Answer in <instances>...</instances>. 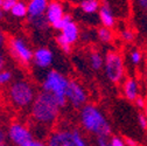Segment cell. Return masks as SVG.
<instances>
[{
  "instance_id": "obj_11",
  "label": "cell",
  "mask_w": 147,
  "mask_h": 146,
  "mask_svg": "<svg viewBox=\"0 0 147 146\" xmlns=\"http://www.w3.org/2000/svg\"><path fill=\"white\" fill-rule=\"evenodd\" d=\"M64 15H65L64 8H63V5L61 3H59V1H51V3H49L47 12H46V18H47L48 22L51 26L55 25L56 22H59Z\"/></svg>"
},
{
  "instance_id": "obj_9",
  "label": "cell",
  "mask_w": 147,
  "mask_h": 146,
  "mask_svg": "<svg viewBox=\"0 0 147 146\" xmlns=\"http://www.w3.org/2000/svg\"><path fill=\"white\" fill-rule=\"evenodd\" d=\"M9 49H11V53L13 54V56L15 59H18L19 61H21L22 63L27 64L30 61H33L34 53L28 47L26 41H24L22 39H20V38H13V39H11V41H9Z\"/></svg>"
},
{
  "instance_id": "obj_23",
  "label": "cell",
  "mask_w": 147,
  "mask_h": 146,
  "mask_svg": "<svg viewBox=\"0 0 147 146\" xmlns=\"http://www.w3.org/2000/svg\"><path fill=\"white\" fill-rule=\"evenodd\" d=\"M120 36H121V39H123L124 41L130 42V41H132V40L134 39V33H133L131 29H124V30L121 32Z\"/></svg>"
},
{
  "instance_id": "obj_30",
  "label": "cell",
  "mask_w": 147,
  "mask_h": 146,
  "mask_svg": "<svg viewBox=\"0 0 147 146\" xmlns=\"http://www.w3.org/2000/svg\"><path fill=\"white\" fill-rule=\"evenodd\" d=\"M125 144L126 146H138L137 141H134L132 138H125Z\"/></svg>"
},
{
  "instance_id": "obj_3",
  "label": "cell",
  "mask_w": 147,
  "mask_h": 146,
  "mask_svg": "<svg viewBox=\"0 0 147 146\" xmlns=\"http://www.w3.org/2000/svg\"><path fill=\"white\" fill-rule=\"evenodd\" d=\"M11 102L18 107H26L34 103L35 91L34 88L27 81H16L14 82L8 91Z\"/></svg>"
},
{
  "instance_id": "obj_27",
  "label": "cell",
  "mask_w": 147,
  "mask_h": 146,
  "mask_svg": "<svg viewBox=\"0 0 147 146\" xmlns=\"http://www.w3.org/2000/svg\"><path fill=\"white\" fill-rule=\"evenodd\" d=\"M110 143H111V146H126L125 141H123L119 137H112Z\"/></svg>"
},
{
  "instance_id": "obj_22",
  "label": "cell",
  "mask_w": 147,
  "mask_h": 146,
  "mask_svg": "<svg viewBox=\"0 0 147 146\" xmlns=\"http://www.w3.org/2000/svg\"><path fill=\"white\" fill-rule=\"evenodd\" d=\"M15 4H16L15 0H1L0 1V7H1V11L11 12L12 8L15 6Z\"/></svg>"
},
{
  "instance_id": "obj_1",
  "label": "cell",
  "mask_w": 147,
  "mask_h": 146,
  "mask_svg": "<svg viewBox=\"0 0 147 146\" xmlns=\"http://www.w3.org/2000/svg\"><path fill=\"white\" fill-rule=\"evenodd\" d=\"M59 111L60 105L55 96L46 91H41L36 95L32 104V117L41 125L49 126L54 124L59 116Z\"/></svg>"
},
{
  "instance_id": "obj_15",
  "label": "cell",
  "mask_w": 147,
  "mask_h": 146,
  "mask_svg": "<svg viewBox=\"0 0 147 146\" xmlns=\"http://www.w3.org/2000/svg\"><path fill=\"white\" fill-rule=\"evenodd\" d=\"M124 95L128 101H136L139 97V88L134 78L130 77L124 83Z\"/></svg>"
},
{
  "instance_id": "obj_12",
  "label": "cell",
  "mask_w": 147,
  "mask_h": 146,
  "mask_svg": "<svg viewBox=\"0 0 147 146\" xmlns=\"http://www.w3.org/2000/svg\"><path fill=\"white\" fill-rule=\"evenodd\" d=\"M33 62L39 68H47L53 62V53L48 48H39L34 51Z\"/></svg>"
},
{
  "instance_id": "obj_7",
  "label": "cell",
  "mask_w": 147,
  "mask_h": 146,
  "mask_svg": "<svg viewBox=\"0 0 147 146\" xmlns=\"http://www.w3.org/2000/svg\"><path fill=\"white\" fill-rule=\"evenodd\" d=\"M8 138L14 146H28L34 141L33 133L27 126L20 123H13L8 129Z\"/></svg>"
},
{
  "instance_id": "obj_4",
  "label": "cell",
  "mask_w": 147,
  "mask_h": 146,
  "mask_svg": "<svg viewBox=\"0 0 147 146\" xmlns=\"http://www.w3.org/2000/svg\"><path fill=\"white\" fill-rule=\"evenodd\" d=\"M48 146H88L78 130L54 131L47 140Z\"/></svg>"
},
{
  "instance_id": "obj_31",
  "label": "cell",
  "mask_w": 147,
  "mask_h": 146,
  "mask_svg": "<svg viewBox=\"0 0 147 146\" xmlns=\"http://www.w3.org/2000/svg\"><path fill=\"white\" fill-rule=\"evenodd\" d=\"M28 146H48L46 143L41 141V140H34L32 144H29Z\"/></svg>"
},
{
  "instance_id": "obj_8",
  "label": "cell",
  "mask_w": 147,
  "mask_h": 146,
  "mask_svg": "<svg viewBox=\"0 0 147 146\" xmlns=\"http://www.w3.org/2000/svg\"><path fill=\"white\" fill-rule=\"evenodd\" d=\"M78 36H80L78 26L75 21H72L60 33V35H57L56 42L59 43L61 49L68 54L71 50V45L77 41Z\"/></svg>"
},
{
  "instance_id": "obj_34",
  "label": "cell",
  "mask_w": 147,
  "mask_h": 146,
  "mask_svg": "<svg viewBox=\"0 0 147 146\" xmlns=\"http://www.w3.org/2000/svg\"><path fill=\"white\" fill-rule=\"evenodd\" d=\"M4 64H5V62H4V57L1 56V57H0V67H4Z\"/></svg>"
},
{
  "instance_id": "obj_33",
  "label": "cell",
  "mask_w": 147,
  "mask_h": 146,
  "mask_svg": "<svg viewBox=\"0 0 147 146\" xmlns=\"http://www.w3.org/2000/svg\"><path fill=\"white\" fill-rule=\"evenodd\" d=\"M5 143V133L1 131L0 132V144H4Z\"/></svg>"
},
{
  "instance_id": "obj_2",
  "label": "cell",
  "mask_w": 147,
  "mask_h": 146,
  "mask_svg": "<svg viewBox=\"0 0 147 146\" xmlns=\"http://www.w3.org/2000/svg\"><path fill=\"white\" fill-rule=\"evenodd\" d=\"M80 119L83 127L98 138H107L111 135V126L102 111L95 105L88 104L81 109Z\"/></svg>"
},
{
  "instance_id": "obj_26",
  "label": "cell",
  "mask_w": 147,
  "mask_h": 146,
  "mask_svg": "<svg viewBox=\"0 0 147 146\" xmlns=\"http://www.w3.org/2000/svg\"><path fill=\"white\" fill-rule=\"evenodd\" d=\"M138 123L142 130H147V118L144 114H138Z\"/></svg>"
},
{
  "instance_id": "obj_24",
  "label": "cell",
  "mask_w": 147,
  "mask_h": 146,
  "mask_svg": "<svg viewBox=\"0 0 147 146\" xmlns=\"http://www.w3.org/2000/svg\"><path fill=\"white\" fill-rule=\"evenodd\" d=\"M11 80H12L11 71H8V70H3L1 72H0V83H1V84H6V83H8Z\"/></svg>"
},
{
  "instance_id": "obj_10",
  "label": "cell",
  "mask_w": 147,
  "mask_h": 146,
  "mask_svg": "<svg viewBox=\"0 0 147 146\" xmlns=\"http://www.w3.org/2000/svg\"><path fill=\"white\" fill-rule=\"evenodd\" d=\"M67 99L71 103L74 107H84L85 102H86V93L83 89L82 85H80L76 81H70L69 87L67 89Z\"/></svg>"
},
{
  "instance_id": "obj_6",
  "label": "cell",
  "mask_w": 147,
  "mask_h": 146,
  "mask_svg": "<svg viewBox=\"0 0 147 146\" xmlns=\"http://www.w3.org/2000/svg\"><path fill=\"white\" fill-rule=\"evenodd\" d=\"M104 69H105L106 77L112 83L120 82L124 77V72H125L124 61L120 54L113 50L109 51L105 56Z\"/></svg>"
},
{
  "instance_id": "obj_17",
  "label": "cell",
  "mask_w": 147,
  "mask_h": 146,
  "mask_svg": "<svg viewBox=\"0 0 147 146\" xmlns=\"http://www.w3.org/2000/svg\"><path fill=\"white\" fill-rule=\"evenodd\" d=\"M11 13L15 18H25L26 15H28V4L24 3V1H16L15 6L12 8Z\"/></svg>"
},
{
  "instance_id": "obj_28",
  "label": "cell",
  "mask_w": 147,
  "mask_h": 146,
  "mask_svg": "<svg viewBox=\"0 0 147 146\" xmlns=\"http://www.w3.org/2000/svg\"><path fill=\"white\" fill-rule=\"evenodd\" d=\"M134 103H136V105H137L138 107H140V109H145V107H146V101H145V98L141 97V96H139V97L134 101Z\"/></svg>"
},
{
  "instance_id": "obj_36",
  "label": "cell",
  "mask_w": 147,
  "mask_h": 146,
  "mask_svg": "<svg viewBox=\"0 0 147 146\" xmlns=\"http://www.w3.org/2000/svg\"><path fill=\"white\" fill-rule=\"evenodd\" d=\"M0 146H11V145H8V144H5V143H4V144H0Z\"/></svg>"
},
{
  "instance_id": "obj_19",
  "label": "cell",
  "mask_w": 147,
  "mask_h": 146,
  "mask_svg": "<svg viewBox=\"0 0 147 146\" xmlns=\"http://www.w3.org/2000/svg\"><path fill=\"white\" fill-rule=\"evenodd\" d=\"M97 35H98V39L104 42V43H109V42H111L112 39H113V33L112 30L110 29V28H106V27H100L98 28L97 30Z\"/></svg>"
},
{
  "instance_id": "obj_21",
  "label": "cell",
  "mask_w": 147,
  "mask_h": 146,
  "mask_svg": "<svg viewBox=\"0 0 147 146\" xmlns=\"http://www.w3.org/2000/svg\"><path fill=\"white\" fill-rule=\"evenodd\" d=\"M29 20H30V22L33 24L34 27L40 28V29H45V28L49 25V22H48V20H47L46 15L40 16V18H34V19H29Z\"/></svg>"
},
{
  "instance_id": "obj_35",
  "label": "cell",
  "mask_w": 147,
  "mask_h": 146,
  "mask_svg": "<svg viewBox=\"0 0 147 146\" xmlns=\"http://www.w3.org/2000/svg\"><path fill=\"white\" fill-rule=\"evenodd\" d=\"M144 115L146 116V118H147V105H146V107L144 109Z\"/></svg>"
},
{
  "instance_id": "obj_16",
  "label": "cell",
  "mask_w": 147,
  "mask_h": 146,
  "mask_svg": "<svg viewBox=\"0 0 147 146\" xmlns=\"http://www.w3.org/2000/svg\"><path fill=\"white\" fill-rule=\"evenodd\" d=\"M80 8L86 13V14H92L100 8V4L97 0H83L80 3Z\"/></svg>"
},
{
  "instance_id": "obj_29",
  "label": "cell",
  "mask_w": 147,
  "mask_h": 146,
  "mask_svg": "<svg viewBox=\"0 0 147 146\" xmlns=\"http://www.w3.org/2000/svg\"><path fill=\"white\" fill-rule=\"evenodd\" d=\"M98 146H111V143L107 141L106 138H97Z\"/></svg>"
},
{
  "instance_id": "obj_13",
  "label": "cell",
  "mask_w": 147,
  "mask_h": 146,
  "mask_svg": "<svg viewBox=\"0 0 147 146\" xmlns=\"http://www.w3.org/2000/svg\"><path fill=\"white\" fill-rule=\"evenodd\" d=\"M49 3L46 0H30L28 3V15L29 19L40 18L46 15Z\"/></svg>"
},
{
  "instance_id": "obj_18",
  "label": "cell",
  "mask_w": 147,
  "mask_h": 146,
  "mask_svg": "<svg viewBox=\"0 0 147 146\" xmlns=\"http://www.w3.org/2000/svg\"><path fill=\"white\" fill-rule=\"evenodd\" d=\"M104 63H105V59H103V56L99 53L94 51L90 54V64L94 70H99L102 67H104Z\"/></svg>"
},
{
  "instance_id": "obj_5",
  "label": "cell",
  "mask_w": 147,
  "mask_h": 146,
  "mask_svg": "<svg viewBox=\"0 0 147 146\" xmlns=\"http://www.w3.org/2000/svg\"><path fill=\"white\" fill-rule=\"evenodd\" d=\"M69 82L70 81L57 70H50L42 82V89L54 96H65Z\"/></svg>"
},
{
  "instance_id": "obj_32",
  "label": "cell",
  "mask_w": 147,
  "mask_h": 146,
  "mask_svg": "<svg viewBox=\"0 0 147 146\" xmlns=\"http://www.w3.org/2000/svg\"><path fill=\"white\" fill-rule=\"evenodd\" d=\"M138 5H139L141 8H144L145 11H147V0H139Z\"/></svg>"
},
{
  "instance_id": "obj_14",
  "label": "cell",
  "mask_w": 147,
  "mask_h": 146,
  "mask_svg": "<svg viewBox=\"0 0 147 146\" xmlns=\"http://www.w3.org/2000/svg\"><path fill=\"white\" fill-rule=\"evenodd\" d=\"M99 19L103 24L104 27L111 29L115 24H116V19H115V14L112 12V8L107 3H104L100 5L99 8Z\"/></svg>"
},
{
  "instance_id": "obj_25",
  "label": "cell",
  "mask_w": 147,
  "mask_h": 146,
  "mask_svg": "<svg viewBox=\"0 0 147 146\" xmlns=\"http://www.w3.org/2000/svg\"><path fill=\"white\" fill-rule=\"evenodd\" d=\"M130 57H131V62L133 64H139L141 61V53L139 50H133V51H131Z\"/></svg>"
},
{
  "instance_id": "obj_20",
  "label": "cell",
  "mask_w": 147,
  "mask_h": 146,
  "mask_svg": "<svg viewBox=\"0 0 147 146\" xmlns=\"http://www.w3.org/2000/svg\"><path fill=\"white\" fill-rule=\"evenodd\" d=\"M72 21H74V20H72V16H71L70 14H65L59 22H56L55 25H53V27H54L55 29H57V30L62 32V30H63L70 22H72Z\"/></svg>"
}]
</instances>
